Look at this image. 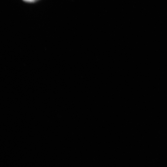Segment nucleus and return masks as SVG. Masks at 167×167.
<instances>
[{
  "label": "nucleus",
  "mask_w": 167,
  "mask_h": 167,
  "mask_svg": "<svg viewBox=\"0 0 167 167\" xmlns=\"http://www.w3.org/2000/svg\"><path fill=\"white\" fill-rule=\"evenodd\" d=\"M24 0L25 1L29 2H32L35 1V0Z\"/></svg>",
  "instance_id": "obj_1"
},
{
  "label": "nucleus",
  "mask_w": 167,
  "mask_h": 167,
  "mask_svg": "<svg viewBox=\"0 0 167 167\" xmlns=\"http://www.w3.org/2000/svg\"></svg>",
  "instance_id": "obj_2"
}]
</instances>
